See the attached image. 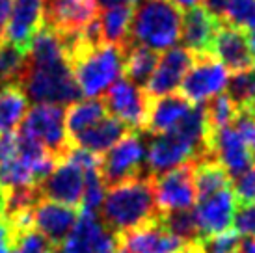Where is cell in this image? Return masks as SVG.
<instances>
[{"label": "cell", "mask_w": 255, "mask_h": 253, "mask_svg": "<svg viewBox=\"0 0 255 253\" xmlns=\"http://www.w3.org/2000/svg\"><path fill=\"white\" fill-rule=\"evenodd\" d=\"M99 218L118 235L162 218L156 207L153 179L140 175L108 188L99 209Z\"/></svg>", "instance_id": "cell-1"}, {"label": "cell", "mask_w": 255, "mask_h": 253, "mask_svg": "<svg viewBox=\"0 0 255 253\" xmlns=\"http://www.w3.org/2000/svg\"><path fill=\"white\" fill-rule=\"evenodd\" d=\"M181 9L171 0H142L132 9L128 43L147 49H173L181 37Z\"/></svg>", "instance_id": "cell-2"}, {"label": "cell", "mask_w": 255, "mask_h": 253, "mask_svg": "<svg viewBox=\"0 0 255 253\" xmlns=\"http://www.w3.org/2000/svg\"><path fill=\"white\" fill-rule=\"evenodd\" d=\"M80 93L97 97L123 75V50L116 45L101 43L67 58Z\"/></svg>", "instance_id": "cell-3"}, {"label": "cell", "mask_w": 255, "mask_h": 253, "mask_svg": "<svg viewBox=\"0 0 255 253\" xmlns=\"http://www.w3.org/2000/svg\"><path fill=\"white\" fill-rule=\"evenodd\" d=\"M19 88L34 105H73L82 95L67 60L54 63L28 62Z\"/></svg>", "instance_id": "cell-4"}, {"label": "cell", "mask_w": 255, "mask_h": 253, "mask_svg": "<svg viewBox=\"0 0 255 253\" xmlns=\"http://www.w3.org/2000/svg\"><path fill=\"white\" fill-rule=\"evenodd\" d=\"M99 175L107 190L128 179L147 175L143 130H130L120 141H116L107 153H103L99 158Z\"/></svg>", "instance_id": "cell-5"}, {"label": "cell", "mask_w": 255, "mask_h": 253, "mask_svg": "<svg viewBox=\"0 0 255 253\" xmlns=\"http://www.w3.org/2000/svg\"><path fill=\"white\" fill-rule=\"evenodd\" d=\"M19 128L32 134L56 158V162L62 160L69 149L65 130V110L62 105H34L26 112Z\"/></svg>", "instance_id": "cell-6"}, {"label": "cell", "mask_w": 255, "mask_h": 253, "mask_svg": "<svg viewBox=\"0 0 255 253\" xmlns=\"http://www.w3.org/2000/svg\"><path fill=\"white\" fill-rule=\"evenodd\" d=\"M118 250L120 235L103 224L99 214L80 211L75 227L54 253H118Z\"/></svg>", "instance_id": "cell-7"}, {"label": "cell", "mask_w": 255, "mask_h": 253, "mask_svg": "<svg viewBox=\"0 0 255 253\" xmlns=\"http://www.w3.org/2000/svg\"><path fill=\"white\" fill-rule=\"evenodd\" d=\"M227 78V69L213 54L194 56L190 69L181 80V95L192 105H205L214 95L224 93Z\"/></svg>", "instance_id": "cell-8"}, {"label": "cell", "mask_w": 255, "mask_h": 253, "mask_svg": "<svg viewBox=\"0 0 255 253\" xmlns=\"http://www.w3.org/2000/svg\"><path fill=\"white\" fill-rule=\"evenodd\" d=\"M101 101L107 108V112L123 121L130 130H143L149 112V103H151L143 88L121 77L105 92V97Z\"/></svg>", "instance_id": "cell-9"}, {"label": "cell", "mask_w": 255, "mask_h": 253, "mask_svg": "<svg viewBox=\"0 0 255 253\" xmlns=\"http://www.w3.org/2000/svg\"><path fill=\"white\" fill-rule=\"evenodd\" d=\"M153 190L160 214L190 209L196 201L192 162L153 177Z\"/></svg>", "instance_id": "cell-10"}, {"label": "cell", "mask_w": 255, "mask_h": 253, "mask_svg": "<svg viewBox=\"0 0 255 253\" xmlns=\"http://www.w3.org/2000/svg\"><path fill=\"white\" fill-rule=\"evenodd\" d=\"M188 244L171 235L162 218L120 235L118 253H183Z\"/></svg>", "instance_id": "cell-11"}, {"label": "cell", "mask_w": 255, "mask_h": 253, "mask_svg": "<svg viewBox=\"0 0 255 253\" xmlns=\"http://www.w3.org/2000/svg\"><path fill=\"white\" fill-rule=\"evenodd\" d=\"M194 62V54L184 47L168 49L162 56H158L153 75L149 77L147 84L143 86V92L149 99H158L164 95L175 93L186 71L190 69Z\"/></svg>", "instance_id": "cell-12"}, {"label": "cell", "mask_w": 255, "mask_h": 253, "mask_svg": "<svg viewBox=\"0 0 255 253\" xmlns=\"http://www.w3.org/2000/svg\"><path fill=\"white\" fill-rule=\"evenodd\" d=\"M99 15L95 0H43V24L56 34L84 28Z\"/></svg>", "instance_id": "cell-13"}, {"label": "cell", "mask_w": 255, "mask_h": 253, "mask_svg": "<svg viewBox=\"0 0 255 253\" xmlns=\"http://www.w3.org/2000/svg\"><path fill=\"white\" fill-rule=\"evenodd\" d=\"M37 186L43 199L78 209L84 194V171L71 162L60 160Z\"/></svg>", "instance_id": "cell-14"}, {"label": "cell", "mask_w": 255, "mask_h": 253, "mask_svg": "<svg viewBox=\"0 0 255 253\" xmlns=\"http://www.w3.org/2000/svg\"><path fill=\"white\" fill-rule=\"evenodd\" d=\"M209 149H211V155L226 168L231 179L241 177L242 173H246L254 166L252 151L233 126H224L218 130H211Z\"/></svg>", "instance_id": "cell-15"}, {"label": "cell", "mask_w": 255, "mask_h": 253, "mask_svg": "<svg viewBox=\"0 0 255 253\" xmlns=\"http://www.w3.org/2000/svg\"><path fill=\"white\" fill-rule=\"evenodd\" d=\"M80 216V209L49 199H39L32 209V225L56 248L71 233Z\"/></svg>", "instance_id": "cell-16"}, {"label": "cell", "mask_w": 255, "mask_h": 253, "mask_svg": "<svg viewBox=\"0 0 255 253\" xmlns=\"http://www.w3.org/2000/svg\"><path fill=\"white\" fill-rule=\"evenodd\" d=\"M211 54L231 73H239L255 65L246 30L231 26L227 22H220V28L211 47Z\"/></svg>", "instance_id": "cell-17"}, {"label": "cell", "mask_w": 255, "mask_h": 253, "mask_svg": "<svg viewBox=\"0 0 255 253\" xmlns=\"http://www.w3.org/2000/svg\"><path fill=\"white\" fill-rule=\"evenodd\" d=\"M235 207H237V197H235L233 188L220 190L213 196L198 199L194 216L198 222L199 239L229 231L233 225Z\"/></svg>", "instance_id": "cell-18"}, {"label": "cell", "mask_w": 255, "mask_h": 253, "mask_svg": "<svg viewBox=\"0 0 255 253\" xmlns=\"http://www.w3.org/2000/svg\"><path fill=\"white\" fill-rule=\"evenodd\" d=\"M43 26V0H11L4 39L28 52L32 39Z\"/></svg>", "instance_id": "cell-19"}, {"label": "cell", "mask_w": 255, "mask_h": 253, "mask_svg": "<svg viewBox=\"0 0 255 253\" xmlns=\"http://www.w3.org/2000/svg\"><path fill=\"white\" fill-rule=\"evenodd\" d=\"M220 28V21L207 11L203 6H192L184 9L181 17V41L194 56L211 54L214 35Z\"/></svg>", "instance_id": "cell-20"}, {"label": "cell", "mask_w": 255, "mask_h": 253, "mask_svg": "<svg viewBox=\"0 0 255 253\" xmlns=\"http://www.w3.org/2000/svg\"><path fill=\"white\" fill-rule=\"evenodd\" d=\"M192 105L181 93H170L158 99H151L149 103L147 120L143 125V132L147 134H162L175 126L179 121L188 114Z\"/></svg>", "instance_id": "cell-21"}, {"label": "cell", "mask_w": 255, "mask_h": 253, "mask_svg": "<svg viewBox=\"0 0 255 253\" xmlns=\"http://www.w3.org/2000/svg\"><path fill=\"white\" fill-rule=\"evenodd\" d=\"M128 132H130V128L123 121L108 114L101 121H97L95 125L86 128L82 134H78L73 140H69V145L82 147L86 151L95 153V155H101V153H107L116 141H120Z\"/></svg>", "instance_id": "cell-22"}, {"label": "cell", "mask_w": 255, "mask_h": 253, "mask_svg": "<svg viewBox=\"0 0 255 253\" xmlns=\"http://www.w3.org/2000/svg\"><path fill=\"white\" fill-rule=\"evenodd\" d=\"M192 179L196 190V201L213 196L220 190L233 188V179L214 156H203L192 160Z\"/></svg>", "instance_id": "cell-23"}, {"label": "cell", "mask_w": 255, "mask_h": 253, "mask_svg": "<svg viewBox=\"0 0 255 253\" xmlns=\"http://www.w3.org/2000/svg\"><path fill=\"white\" fill-rule=\"evenodd\" d=\"M156 63H158V52L147 49V47L128 43L123 49V75L127 80L140 88L147 84Z\"/></svg>", "instance_id": "cell-24"}, {"label": "cell", "mask_w": 255, "mask_h": 253, "mask_svg": "<svg viewBox=\"0 0 255 253\" xmlns=\"http://www.w3.org/2000/svg\"><path fill=\"white\" fill-rule=\"evenodd\" d=\"M132 6H112L105 7L99 15V26L103 41L108 45H116L121 50L128 45Z\"/></svg>", "instance_id": "cell-25"}, {"label": "cell", "mask_w": 255, "mask_h": 253, "mask_svg": "<svg viewBox=\"0 0 255 253\" xmlns=\"http://www.w3.org/2000/svg\"><path fill=\"white\" fill-rule=\"evenodd\" d=\"M105 116H108L107 108L103 101L97 97L86 99V101H77L73 103L67 112H65V130H67V140H73L75 136L82 134L86 128L95 125Z\"/></svg>", "instance_id": "cell-26"}, {"label": "cell", "mask_w": 255, "mask_h": 253, "mask_svg": "<svg viewBox=\"0 0 255 253\" xmlns=\"http://www.w3.org/2000/svg\"><path fill=\"white\" fill-rule=\"evenodd\" d=\"M28 112V99L19 86L0 88V134L15 132Z\"/></svg>", "instance_id": "cell-27"}, {"label": "cell", "mask_w": 255, "mask_h": 253, "mask_svg": "<svg viewBox=\"0 0 255 253\" xmlns=\"http://www.w3.org/2000/svg\"><path fill=\"white\" fill-rule=\"evenodd\" d=\"M227 95L239 112L255 116V65L227 78Z\"/></svg>", "instance_id": "cell-28"}, {"label": "cell", "mask_w": 255, "mask_h": 253, "mask_svg": "<svg viewBox=\"0 0 255 253\" xmlns=\"http://www.w3.org/2000/svg\"><path fill=\"white\" fill-rule=\"evenodd\" d=\"M26 63H28V52L21 50L6 39L0 43V88L21 84Z\"/></svg>", "instance_id": "cell-29"}, {"label": "cell", "mask_w": 255, "mask_h": 253, "mask_svg": "<svg viewBox=\"0 0 255 253\" xmlns=\"http://www.w3.org/2000/svg\"><path fill=\"white\" fill-rule=\"evenodd\" d=\"M203 112H205V121L209 130H218L224 126H231L239 110H237V106L233 105V101L229 99L227 93H218L203 105Z\"/></svg>", "instance_id": "cell-30"}, {"label": "cell", "mask_w": 255, "mask_h": 253, "mask_svg": "<svg viewBox=\"0 0 255 253\" xmlns=\"http://www.w3.org/2000/svg\"><path fill=\"white\" fill-rule=\"evenodd\" d=\"M162 224L166 225V229L171 235H175L179 240H183L184 244H192L199 239L198 222H196L192 209L166 212V214H162Z\"/></svg>", "instance_id": "cell-31"}, {"label": "cell", "mask_w": 255, "mask_h": 253, "mask_svg": "<svg viewBox=\"0 0 255 253\" xmlns=\"http://www.w3.org/2000/svg\"><path fill=\"white\" fill-rule=\"evenodd\" d=\"M242 237L235 231H224L211 237H201L190 244L192 253H237L241 250Z\"/></svg>", "instance_id": "cell-32"}, {"label": "cell", "mask_w": 255, "mask_h": 253, "mask_svg": "<svg viewBox=\"0 0 255 253\" xmlns=\"http://www.w3.org/2000/svg\"><path fill=\"white\" fill-rule=\"evenodd\" d=\"M22 184H37L34 171L21 156L17 155L11 160L0 164V190L22 186Z\"/></svg>", "instance_id": "cell-33"}, {"label": "cell", "mask_w": 255, "mask_h": 253, "mask_svg": "<svg viewBox=\"0 0 255 253\" xmlns=\"http://www.w3.org/2000/svg\"><path fill=\"white\" fill-rule=\"evenodd\" d=\"M107 196V186L103 184V179L99 175V168L84 171V194L80 201L82 212H95L99 214V209L103 205V199Z\"/></svg>", "instance_id": "cell-34"}, {"label": "cell", "mask_w": 255, "mask_h": 253, "mask_svg": "<svg viewBox=\"0 0 255 253\" xmlns=\"http://www.w3.org/2000/svg\"><path fill=\"white\" fill-rule=\"evenodd\" d=\"M11 253H54V246L32 227L11 237Z\"/></svg>", "instance_id": "cell-35"}, {"label": "cell", "mask_w": 255, "mask_h": 253, "mask_svg": "<svg viewBox=\"0 0 255 253\" xmlns=\"http://www.w3.org/2000/svg\"><path fill=\"white\" fill-rule=\"evenodd\" d=\"M222 22L248 30L255 22V0H227Z\"/></svg>", "instance_id": "cell-36"}, {"label": "cell", "mask_w": 255, "mask_h": 253, "mask_svg": "<svg viewBox=\"0 0 255 253\" xmlns=\"http://www.w3.org/2000/svg\"><path fill=\"white\" fill-rule=\"evenodd\" d=\"M233 231L242 239H255V203L254 201H237L233 212Z\"/></svg>", "instance_id": "cell-37"}, {"label": "cell", "mask_w": 255, "mask_h": 253, "mask_svg": "<svg viewBox=\"0 0 255 253\" xmlns=\"http://www.w3.org/2000/svg\"><path fill=\"white\" fill-rule=\"evenodd\" d=\"M233 186L237 201H254L255 203V166H252L241 177H237Z\"/></svg>", "instance_id": "cell-38"}, {"label": "cell", "mask_w": 255, "mask_h": 253, "mask_svg": "<svg viewBox=\"0 0 255 253\" xmlns=\"http://www.w3.org/2000/svg\"><path fill=\"white\" fill-rule=\"evenodd\" d=\"M19 153V143H17V132L0 134V164L15 158Z\"/></svg>", "instance_id": "cell-39"}, {"label": "cell", "mask_w": 255, "mask_h": 253, "mask_svg": "<svg viewBox=\"0 0 255 253\" xmlns=\"http://www.w3.org/2000/svg\"><path fill=\"white\" fill-rule=\"evenodd\" d=\"M201 6L205 7L209 13L216 17L220 22L224 21V13H226L227 0H201Z\"/></svg>", "instance_id": "cell-40"}, {"label": "cell", "mask_w": 255, "mask_h": 253, "mask_svg": "<svg viewBox=\"0 0 255 253\" xmlns=\"http://www.w3.org/2000/svg\"><path fill=\"white\" fill-rule=\"evenodd\" d=\"M9 11H11V0H0V35H4Z\"/></svg>", "instance_id": "cell-41"}, {"label": "cell", "mask_w": 255, "mask_h": 253, "mask_svg": "<svg viewBox=\"0 0 255 253\" xmlns=\"http://www.w3.org/2000/svg\"><path fill=\"white\" fill-rule=\"evenodd\" d=\"M97 6L103 7H112V6H134L142 0H95Z\"/></svg>", "instance_id": "cell-42"}, {"label": "cell", "mask_w": 255, "mask_h": 253, "mask_svg": "<svg viewBox=\"0 0 255 253\" xmlns=\"http://www.w3.org/2000/svg\"><path fill=\"white\" fill-rule=\"evenodd\" d=\"M241 253H255V239H244L241 244Z\"/></svg>", "instance_id": "cell-43"}, {"label": "cell", "mask_w": 255, "mask_h": 253, "mask_svg": "<svg viewBox=\"0 0 255 253\" xmlns=\"http://www.w3.org/2000/svg\"><path fill=\"white\" fill-rule=\"evenodd\" d=\"M246 35H248V43H250V50H252V54L255 58V22L246 30Z\"/></svg>", "instance_id": "cell-44"}, {"label": "cell", "mask_w": 255, "mask_h": 253, "mask_svg": "<svg viewBox=\"0 0 255 253\" xmlns=\"http://www.w3.org/2000/svg\"><path fill=\"white\" fill-rule=\"evenodd\" d=\"M171 2H173L179 9H181V7H183V9H186V7L198 6V2H201V0H171Z\"/></svg>", "instance_id": "cell-45"}, {"label": "cell", "mask_w": 255, "mask_h": 253, "mask_svg": "<svg viewBox=\"0 0 255 253\" xmlns=\"http://www.w3.org/2000/svg\"><path fill=\"white\" fill-rule=\"evenodd\" d=\"M0 239H7L11 242V237H9V229H7V224L4 222V218H0Z\"/></svg>", "instance_id": "cell-46"}, {"label": "cell", "mask_w": 255, "mask_h": 253, "mask_svg": "<svg viewBox=\"0 0 255 253\" xmlns=\"http://www.w3.org/2000/svg\"><path fill=\"white\" fill-rule=\"evenodd\" d=\"M0 253H11V242L7 239H0Z\"/></svg>", "instance_id": "cell-47"}, {"label": "cell", "mask_w": 255, "mask_h": 253, "mask_svg": "<svg viewBox=\"0 0 255 253\" xmlns=\"http://www.w3.org/2000/svg\"><path fill=\"white\" fill-rule=\"evenodd\" d=\"M4 216V192L0 190V218Z\"/></svg>", "instance_id": "cell-48"}, {"label": "cell", "mask_w": 255, "mask_h": 253, "mask_svg": "<svg viewBox=\"0 0 255 253\" xmlns=\"http://www.w3.org/2000/svg\"><path fill=\"white\" fill-rule=\"evenodd\" d=\"M183 253H192V250H190V244H188V246H186V250H184Z\"/></svg>", "instance_id": "cell-49"}]
</instances>
